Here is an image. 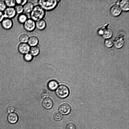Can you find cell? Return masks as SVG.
<instances>
[{
    "mask_svg": "<svg viewBox=\"0 0 129 129\" xmlns=\"http://www.w3.org/2000/svg\"><path fill=\"white\" fill-rule=\"evenodd\" d=\"M31 12V17L34 21H37L42 19L45 14L44 10L40 6L35 7Z\"/></svg>",
    "mask_w": 129,
    "mask_h": 129,
    "instance_id": "1",
    "label": "cell"
},
{
    "mask_svg": "<svg viewBox=\"0 0 129 129\" xmlns=\"http://www.w3.org/2000/svg\"><path fill=\"white\" fill-rule=\"evenodd\" d=\"M58 1L57 0H40L39 6L44 10H50L54 8L57 5Z\"/></svg>",
    "mask_w": 129,
    "mask_h": 129,
    "instance_id": "2",
    "label": "cell"
},
{
    "mask_svg": "<svg viewBox=\"0 0 129 129\" xmlns=\"http://www.w3.org/2000/svg\"><path fill=\"white\" fill-rule=\"evenodd\" d=\"M56 93L59 97L62 98H65L68 96L69 90L67 86L62 85L59 86L56 89Z\"/></svg>",
    "mask_w": 129,
    "mask_h": 129,
    "instance_id": "3",
    "label": "cell"
},
{
    "mask_svg": "<svg viewBox=\"0 0 129 129\" xmlns=\"http://www.w3.org/2000/svg\"><path fill=\"white\" fill-rule=\"evenodd\" d=\"M3 12L5 18L11 19L15 17L17 14L14 7H7Z\"/></svg>",
    "mask_w": 129,
    "mask_h": 129,
    "instance_id": "4",
    "label": "cell"
},
{
    "mask_svg": "<svg viewBox=\"0 0 129 129\" xmlns=\"http://www.w3.org/2000/svg\"><path fill=\"white\" fill-rule=\"evenodd\" d=\"M71 106L67 103H64L61 104L58 108L59 112L61 114L64 115L69 114L71 112Z\"/></svg>",
    "mask_w": 129,
    "mask_h": 129,
    "instance_id": "5",
    "label": "cell"
},
{
    "mask_svg": "<svg viewBox=\"0 0 129 129\" xmlns=\"http://www.w3.org/2000/svg\"><path fill=\"white\" fill-rule=\"evenodd\" d=\"M23 26L25 30L28 31H31L35 28L36 24L34 21L29 19H27L24 23Z\"/></svg>",
    "mask_w": 129,
    "mask_h": 129,
    "instance_id": "6",
    "label": "cell"
},
{
    "mask_svg": "<svg viewBox=\"0 0 129 129\" xmlns=\"http://www.w3.org/2000/svg\"><path fill=\"white\" fill-rule=\"evenodd\" d=\"M30 46L26 43H20L18 47L19 52L23 54L28 53L30 51Z\"/></svg>",
    "mask_w": 129,
    "mask_h": 129,
    "instance_id": "7",
    "label": "cell"
},
{
    "mask_svg": "<svg viewBox=\"0 0 129 129\" xmlns=\"http://www.w3.org/2000/svg\"><path fill=\"white\" fill-rule=\"evenodd\" d=\"M19 120V116L17 114L13 112L8 113L7 116V120L10 123L13 124L16 123Z\"/></svg>",
    "mask_w": 129,
    "mask_h": 129,
    "instance_id": "8",
    "label": "cell"
},
{
    "mask_svg": "<svg viewBox=\"0 0 129 129\" xmlns=\"http://www.w3.org/2000/svg\"><path fill=\"white\" fill-rule=\"evenodd\" d=\"M1 23L2 27L6 30L10 29L13 25V22L12 19L8 18H5Z\"/></svg>",
    "mask_w": 129,
    "mask_h": 129,
    "instance_id": "9",
    "label": "cell"
},
{
    "mask_svg": "<svg viewBox=\"0 0 129 129\" xmlns=\"http://www.w3.org/2000/svg\"><path fill=\"white\" fill-rule=\"evenodd\" d=\"M43 107L45 109H49L51 108L53 106L52 100L50 98H47L43 100L42 102Z\"/></svg>",
    "mask_w": 129,
    "mask_h": 129,
    "instance_id": "10",
    "label": "cell"
},
{
    "mask_svg": "<svg viewBox=\"0 0 129 129\" xmlns=\"http://www.w3.org/2000/svg\"><path fill=\"white\" fill-rule=\"evenodd\" d=\"M121 10L118 4H115L111 7L110 9V12L113 16H117L121 13Z\"/></svg>",
    "mask_w": 129,
    "mask_h": 129,
    "instance_id": "11",
    "label": "cell"
},
{
    "mask_svg": "<svg viewBox=\"0 0 129 129\" xmlns=\"http://www.w3.org/2000/svg\"><path fill=\"white\" fill-rule=\"evenodd\" d=\"M124 42L123 37L120 36L116 38L114 43L116 48H120L123 46Z\"/></svg>",
    "mask_w": 129,
    "mask_h": 129,
    "instance_id": "12",
    "label": "cell"
},
{
    "mask_svg": "<svg viewBox=\"0 0 129 129\" xmlns=\"http://www.w3.org/2000/svg\"><path fill=\"white\" fill-rule=\"evenodd\" d=\"M28 44L30 46H36L38 43V39L36 36H33L29 38L28 41Z\"/></svg>",
    "mask_w": 129,
    "mask_h": 129,
    "instance_id": "13",
    "label": "cell"
},
{
    "mask_svg": "<svg viewBox=\"0 0 129 129\" xmlns=\"http://www.w3.org/2000/svg\"><path fill=\"white\" fill-rule=\"evenodd\" d=\"M58 82L55 80H51L50 81L48 84V88L50 90L54 91L58 87Z\"/></svg>",
    "mask_w": 129,
    "mask_h": 129,
    "instance_id": "14",
    "label": "cell"
},
{
    "mask_svg": "<svg viewBox=\"0 0 129 129\" xmlns=\"http://www.w3.org/2000/svg\"><path fill=\"white\" fill-rule=\"evenodd\" d=\"M23 7L24 11L27 13L31 12L34 8L33 4L30 2H27Z\"/></svg>",
    "mask_w": 129,
    "mask_h": 129,
    "instance_id": "15",
    "label": "cell"
},
{
    "mask_svg": "<svg viewBox=\"0 0 129 129\" xmlns=\"http://www.w3.org/2000/svg\"><path fill=\"white\" fill-rule=\"evenodd\" d=\"M46 23L45 21L43 19H41L37 21L36 26L37 28L40 30L44 29L46 26Z\"/></svg>",
    "mask_w": 129,
    "mask_h": 129,
    "instance_id": "16",
    "label": "cell"
},
{
    "mask_svg": "<svg viewBox=\"0 0 129 129\" xmlns=\"http://www.w3.org/2000/svg\"><path fill=\"white\" fill-rule=\"evenodd\" d=\"M119 6L121 10L124 11L129 10V2L128 0H122L120 2Z\"/></svg>",
    "mask_w": 129,
    "mask_h": 129,
    "instance_id": "17",
    "label": "cell"
},
{
    "mask_svg": "<svg viewBox=\"0 0 129 129\" xmlns=\"http://www.w3.org/2000/svg\"><path fill=\"white\" fill-rule=\"evenodd\" d=\"M29 38V36L27 34L23 33L20 35L19 39L21 43H26L28 42Z\"/></svg>",
    "mask_w": 129,
    "mask_h": 129,
    "instance_id": "18",
    "label": "cell"
},
{
    "mask_svg": "<svg viewBox=\"0 0 129 129\" xmlns=\"http://www.w3.org/2000/svg\"><path fill=\"white\" fill-rule=\"evenodd\" d=\"M27 20V16L23 13L19 14L17 18L18 22L21 24H24Z\"/></svg>",
    "mask_w": 129,
    "mask_h": 129,
    "instance_id": "19",
    "label": "cell"
},
{
    "mask_svg": "<svg viewBox=\"0 0 129 129\" xmlns=\"http://www.w3.org/2000/svg\"><path fill=\"white\" fill-rule=\"evenodd\" d=\"M30 54L32 56H35L38 55L40 52L39 47L37 46H32L30 49Z\"/></svg>",
    "mask_w": 129,
    "mask_h": 129,
    "instance_id": "20",
    "label": "cell"
},
{
    "mask_svg": "<svg viewBox=\"0 0 129 129\" xmlns=\"http://www.w3.org/2000/svg\"><path fill=\"white\" fill-rule=\"evenodd\" d=\"M113 34V31L110 28H107L104 30L103 34L105 38L107 39L110 38L112 36Z\"/></svg>",
    "mask_w": 129,
    "mask_h": 129,
    "instance_id": "21",
    "label": "cell"
},
{
    "mask_svg": "<svg viewBox=\"0 0 129 129\" xmlns=\"http://www.w3.org/2000/svg\"><path fill=\"white\" fill-rule=\"evenodd\" d=\"M4 1L7 7H14L16 5V0H6Z\"/></svg>",
    "mask_w": 129,
    "mask_h": 129,
    "instance_id": "22",
    "label": "cell"
},
{
    "mask_svg": "<svg viewBox=\"0 0 129 129\" xmlns=\"http://www.w3.org/2000/svg\"><path fill=\"white\" fill-rule=\"evenodd\" d=\"M63 115L58 111L55 112L53 115V118L55 121H58L60 120L62 118Z\"/></svg>",
    "mask_w": 129,
    "mask_h": 129,
    "instance_id": "23",
    "label": "cell"
},
{
    "mask_svg": "<svg viewBox=\"0 0 129 129\" xmlns=\"http://www.w3.org/2000/svg\"><path fill=\"white\" fill-rule=\"evenodd\" d=\"M14 8L17 14H22L24 11L23 7L21 5H16Z\"/></svg>",
    "mask_w": 129,
    "mask_h": 129,
    "instance_id": "24",
    "label": "cell"
},
{
    "mask_svg": "<svg viewBox=\"0 0 129 129\" xmlns=\"http://www.w3.org/2000/svg\"><path fill=\"white\" fill-rule=\"evenodd\" d=\"M114 41L111 38L107 39L105 41V45L108 47H112L114 44Z\"/></svg>",
    "mask_w": 129,
    "mask_h": 129,
    "instance_id": "25",
    "label": "cell"
},
{
    "mask_svg": "<svg viewBox=\"0 0 129 129\" xmlns=\"http://www.w3.org/2000/svg\"><path fill=\"white\" fill-rule=\"evenodd\" d=\"M65 129H76V126L74 123L70 122L67 124Z\"/></svg>",
    "mask_w": 129,
    "mask_h": 129,
    "instance_id": "26",
    "label": "cell"
},
{
    "mask_svg": "<svg viewBox=\"0 0 129 129\" xmlns=\"http://www.w3.org/2000/svg\"><path fill=\"white\" fill-rule=\"evenodd\" d=\"M49 93L48 91L46 89H43L41 93V96L42 98L45 99L49 96Z\"/></svg>",
    "mask_w": 129,
    "mask_h": 129,
    "instance_id": "27",
    "label": "cell"
},
{
    "mask_svg": "<svg viewBox=\"0 0 129 129\" xmlns=\"http://www.w3.org/2000/svg\"><path fill=\"white\" fill-rule=\"evenodd\" d=\"M24 58L26 61H29L32 60L33 56L31 54L28 53L24 54Z\"/></svg>",
    "mask_w": 129,
    "mask_h": 129,
    "instance_id": "28",
    "label": "cell"
},
{
    "mask_svg": "<svg viewBox=\"0 0 129 129\" xmlns=\"http://www.w3.org/2000/svg\"><path fill=\"white\" fill-rule=\"evenodd\" d=\"M7 7L4 1H0V11L3 12Z\"/></svg>",
    "mask_w": 129,
    "mask_h": 129,
    "instance_id": "29",
    "label": "cell"
},
{
    "mask_svg": "<svg viewBox=\"0 0 129 129\" xmlns=\"http://www.w3.org/2000/svg\"><path fill=\"white\" fill-rule=\"evenodd\" d=\"M6 110L8 113L13 112H14L15 110V108L13 106H9L7 107Z\"/></svg>",
    "mask_w": 129,
    "mask_h": 129,
    "instance_id": "30",
    "label": "cell"
},
{
    "mask_svg": "<svg viewBox=\"0 0 129 129\" xmlns=\"http://www.w3.org/2000/svg\"><path fill=\"white\" fill-rule=\"evenodd\" d=\"M27 0H16V4L22 6H23L27 2Z\"/></svg>",
    "mask_w": 129,
    "mask_h": 129,
    "instance_id": "31",
    "label": "cell"
},
{
    "mask_svg": "<svg viewBox=\"0 0 129 129\" xmlns=\"http://www.w3.org/2000/svg\"><path fill=\"white\" fill-rule=\"evenodd\" d=\"M5 18L3 12L0 11V23H1Z\"/></svg>",
    "mask_w": 129,
    "mask_h": 129,
    "instance_id": "32",
    "label": "cell"
}]
</instances>
